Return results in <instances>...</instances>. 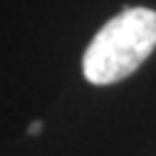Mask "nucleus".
<instances>
[{"mask_svg": "<svg viewBox=\"0 0 156 156\" xmlns=\"http://www.w3.org/2000/svg\"><path fill=\"white\" fill-rule=\"evenodd\" d=\"M156 47V10L126 8L102 25L82 57L89 84L104 87L134 74Z\"/></svg>", "mask_w": 156, "mask_h": 156, "instance_id": "nucleus-1", "label": "nucleus"}, {"mask_svg": "<svg viewBox=\"0 0 156 156\" xmlns=\"http://www.w3.org/2000/svg\"><path fill=\"white\" fill-rule=\"evenodd\" d=\"M40 131H42V122H32V124L27 126V134H32V136H37Z\"/></svg>", "mask_w": 156, "mask_h": 156, "instance_id": "nucleus-2", "label": "nucleus"}]
</instances>
